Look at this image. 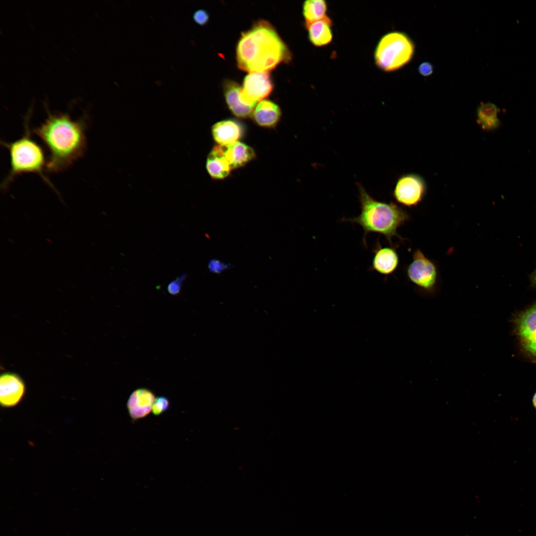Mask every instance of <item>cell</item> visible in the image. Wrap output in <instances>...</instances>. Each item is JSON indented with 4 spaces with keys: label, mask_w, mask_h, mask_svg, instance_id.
I'll list each match as a JSON object with an SVG mask.
<instances>
[{
    "label": "cell",
    "mask_w": 536,
    "mask_h": 536,
    "mask_svg": "<svg viewBox=\"0 0 536 536\" xmlns=\"http://www.w3.org/2000/svg\"><path fill=\"white\" fill-rule=\"evenodd\" d=\"M47 147L49 158L46 170L59 172L81 157L86 148L84 123L67 114H51L33 130Z\"/></svg>",
    "instance_id": "1"
},
{
    "label": "cell",
    "mask_w": 536,
    "mask_h": 536,
    "mask_svg": "<svg viewBox=\"0 0 536 536\" xmlns=\"http://www.w3.org/2000/svg\"><path fill=\"white\" fill-rule=\"evenodd\" d=\"M239 68L249 72H268L281 63H288L291 53L268 21H257L242 33L236 50Z\"/></svg>",
    "instance_id": "2"
},
{
    "label": "cell",
    "mask_w": 536,
    "mask_h": 536,
    "mask_svg": "<svg viewBox=\"0 0 536 536\" xmlns=\"http://www.w3.org/2000/svg\"><path fill=\"white\" fill-rule=\"evenodd\" d=\"M359 191L360 214L357 217L343 218L342 221L356 223L361 226L364 231V245L367 246L366 236L371 232L383 235L391 246H393V237H398L402 240L398 233V230L409 219L407 212L394 203L374 200L360 185Z\"/></svg>",
    "instance_id": "3"
},
{
    "label": "cell",
    "mask_w": 536,
    "mask_h": 536,
    "mask_svg": "<svg viewBox=\"0 0 536 536\" xmlns=\"http://www.w3.org/2000/svg\"><path fill=\"white\" fill-rule=\"evenodd\" d=\"M25 125V133L18 139L11 142L3 141L1 144L9 151L10 168L2 183L1 187L5 188L14 178L21 174L34 173L39 175L52 188V185L44 173L47 163L42 148L30 136L28 119Z\"/></svg>",
    "instance_id": "4"
},
{
    "label": "cell",
    "mask_w": 536,
    "mask_h": 536,
    "mask_svg": "<svg viewBox=\"0 0 536 536\" xmlns=\"http://www.w3.org/2000/svg\"><path fill=\"white\" fill-rule=\"evenodd\" d=\"M414 51V44L407 34L390 32L383 35L377 43L374 53L375 64L383 71H394L408 63Z\"/></svg>",
    "instance_id": "5"
},
{
    "label": "cell",
    "mask_w": 536,
    "mask_h": 536,
    "mask_svg": "<svg viewBox=\"0 0 536 536\" xmlns=\"http://www.w3.org/2000/svg\"><path fill=\"white\" fill-rule=\"evenodd\" d=\"M406 273L409 281L423 292L432 294L436 291L438 278L437 266L419 249L414 252Z\"/></svg>",
    "instance_id": "6"
},
{
    "label": "cell",
    "mask_w": 536,
    "mask_h": 536,
    "mask_svg": "<svg viewBox=\"0 0 536 536\" xmlns=\"http://www.w3.org/2000/svg\"><path fill=\"white\" fill-rule=\"evenodd\" d=\"M273 88L268 72H250L244 79L240 92V98L248 105H256L272 92Z\"/></svg>",
    "instance_id": "7"
},
{
    "label": "cell",
    "mask_w": 536,
    "mask_h": 536,
    "mask_svg": "<svg viewBox=\"0 0 536 536\" xmlns=\"http://www.w3.org/2000/svg\"><path fill=\"white\" fill-rule=\"evenodd\" d=\"M426 185L424 179L415 174L402 176L398 181L394 191L397 201L407 207L417 206L424 198Z\"/></svg>",
    "instance_id": "8"
},
{
    "label": "cell",
    "mask_w": 536,
    "mask_h": 536,
    "mask_svg": "<svg viewBox=\"0 0 536 536\" xmlns=\"http://www.w3.org/2000/svg\"><path fill=\"white\" fill-rule=\"evenodd\" d=\"M515 323L523 350L536 362V304L520 314Z\"/></svg>",
    "instance_id": "9"
},
{
    "label": "cell",
    "mask_w": 536,
    "mask_h": 536,
    "mask_svg": "<svg viewBox=\"0 0 536 536\" xmlns=\"http://www.w3.org/2000/svg\"><path fill=\"white\" fill-rule=\"evenodd\" d=\"M25 393V384L18 374L9 372L1 374L0 403L2 407L16 406L23 400Z\"/></svg>",
    "instance_id": "10"
},
{
    "label": "cell",
    "mask_w": 536,
    "mask_h": 536,
    "mask_svg": "<svg viewBox=\"0 0 536 536\" xmlns=\"http://www.w3.org/2000/svg\"><path fill=\"white\" fill-rule=\"evenodd\" d=\"M155 398L153 393L148 389L139 388L134 391L127 403L131 418L136 420L147 416L152 411Z\"/></svg>",
    "instance_id": "11"
},
{
    "label": "cell",
    "mask_w": 536,
    "mask_h": 536,
    "mask_svg": "<svg viewBox=\"0 0 536 536\" xmlns=\"http://www.w3.org/2000/svg\"><path fill=\"white\" fill-rule=\"evenodd\" d=\"M399 257L396 248L393 246L382 247L379 241L374 249L372 269L385 275L392 274L397 269Z\"/></svg>",
    "instance_id": "12"
},
{
    "label": "cell",
    "mask_w": 536,
    "mask_h": 536,
    "mask_svg": "<svg viewBox=\"0 0 536 536\" xmlns=\"http://www.w3.org/2000/svg\"><path fill=\"white\" fill-rule=\"evenodd\" d=\"M244 128L238 121L225 120L215 123L212 127L211 134L214 141L222 147H226L236 142L242 137Z\"/></svg>",
    "instance_id": "13"
},
{
    "label": "cell",
    "mask_w": 536,
    "mask_h": 536,
    "mask_svg": "<svg viewBox=\"0 0 536 536\" xmlns=\"http://www.w3.org/2000/svg\"><path fill=\"white\" fill-rule=\"evenodd\" d=\"M223 87L226 104L232 114L241 119L252 116L256 105H248L242 102L240 98V85L233 80L227 79Z\"/></svg>",
    "instance_id": "14"
},
{
    "label": "cell",
    "mask_w": 536,
    "mask_h": 536,
    "mask_svg": "<svg viewBox=\"0 0 536 536\" xmlns=\"http://www.w3.org/2000/svg\"><path fill=\"white\" fill-rule=\"evenodd\" d=\"M305 25L309 40L314 46L321 47L332 42L333 38V22L329 16Z\"/></svg>",
    "instance_id": "15"
},
{
    "label": "cell",
    "mask_w": 536,
    "mask_h": 536,
    "mask_svg": "<svg viewBox=\"0 0 536 536\" xmlns=\"http://www.w3.org/2000/svg\"><path fill=\"white\" fill-rule=\"evenodd\" d=\"M206 168L208 174L214 179H223L229 175L232 169L224 147L217 145L212 148L207 157Z\"/></svg>",
    "instance_id": "16"
},
{
    "label": "cell",
    "mask_w": 536,
    "mask_h": 536,
    "mask_svg": "<svg viewBox=\"0 0 536 536\" xmlns=\"http://www.w3.org/2000/svg\"><path fill=\"white\" fill-rule=\"evenodd\" d=\"M281 116L279 106L268 100H263L255 106L252 114L254 122L264 128H273L278 122Z\"/></svg>",
    "instance_id": "17"
},
{
    "label": "cell",
    "mask_w": 536,
    "mask_h": 536,
    "mask_svg": "<svg viewBox=\"0 0 536 536\" xmlns=\"http://www.w3.org/2000/svg\"><path fill=\"white\" fill-rule=\"evenodd\" d=\"M224 148L225 156L232 169L244 166L256 156L252 148L239 141Z\"/></svg>",
    "instance_id": "18"
},
{
    "label": "cell",
    "mask_w": 536,
    "mask_h": 536,
    "mask_svg": "<svg viewBox=\"0 0 536 536\" xmlns=\"http://www.w3.org/2000/svg\"><path fill=\"white\" fill-rule=\"evenodd\" d=\"M498 108L493 103H481L476 111L477 122L484 130L492 131L500 125Z\"/></svg>",
    "instance_id": "19"
},
{
    "label": "cell",
    "mask_w": 536,
    "mask_h": 536,
    "mask_svg": "<svg viewBox=\"0 0 536 536\" xmlns=\"http://www.w3.org/2000/svg\"><path fill=\"white\" fill-rule=\"evenodd\" d=\"M328 5L324 0H308L302 6V13L306 23L322 19L327 15Z\"/></svg>",
    "instance_id": "20"
},
{
    "label": "cell",
    "mask_w": 536,
    "mask_h": 536,
    "mask_svg": "<svg viewBox=\"0 0 536 536\" xmlns=\"http://www.w3.org/2000/svg\"><path fill=\"white\" fill-rule=\"evenodd\" d=\"M170 406L168 399L164 396H159L155 398L153 404L152 412L156 416L160 415L166 411Z\"/></svg>",
    "instance_id": "21"
},
{
    "label": "cell",
    "mask_w": 536,
    "mask_h": 536,
    "mask_svg": "<svg viewBox=\"0 0 536 536\" xmlns=\"http://www.w3.org/2000/svg\"><path fill=\"white\" fill-rule=\"evenodd\" d=\"M187 275L184 274L179 277L171 281L168 285L167 290L168 292L173 295H176L180 293L182 285V282L186 278Z\"/></svg>",
    "instance_id": "22"
},
{
    "label": "cell",
    "mask_w": 536,
    "mask_h": 536,
    "mask_svg": "<svg viewBox=\"0 0 536 536\" xmlns=\"http://www.w3.org/2000/svg\"><path fill=\"white\" fill-rule=\"evenodd\" d=\"M228 267H229V265H227L216 259L211 260L208 264V268L209 271L215 273H220L228 268Z\"/></svg>",
    "instance_id": "23"
},
{
    "label": "cell",
    "mask_w": 536,
    "mask_h": 536,
    "mask_svg": "<svg viewBox=\"0 0 536 536\" xmlns=\"http://www.w3.org/2000/svg\"><path fill=\"white\" fill-rule=\"evenodd\" d=\"M195 21L199 25L205 24L209 19L207 12L203 9H200L196 11L193 16Z\"/></svg>",
    "instance_id": "24"
},
{
    "label": "cell",
    "mask_w": 536,
    "mask_h": 536,
    "mask_svg": "<svg viewBox=\"0 0 536 536\" xmlns=\"http://www.w3.org/2000/svg\"><path fill=\"white\" fill-rule=\"evenodd\" d=\"M418 71L420 75L425 77L429 76L433 72V65L429 62H423L419 66Z\"/></svg>",
    "instance_id": "25"
},
{
    "label": "cell",
    "mask_w": 536,
    "mask_h": 536,
    "mask_svg": "<svg viewBox=\"0 0 536 536\" xmlns=\"http://www.w3.org/2000/svg\"><path fill=\"white\" fill-rule=\"evenodd\" d=\"M531 281L534 285L536 286V269L535 270V271L533 273L532 275Z\"/></svg>",
    "instance_id": "26"
},
{
    "label": "cell",
    "mask_w": 536,
    "mask_h": 536,
    "mask_svg": "<svg viewBox=\"0 0 536 536\" xmlns=\"http://www.w3.org/2000/svg\"><path fill=\"white\" fill-rule=\"evenodd\" d=\"M532 402H533V404L534 407H535V408L536 410V392L535 393V394L533 396V400H532Z\"/></svg>",
    "instance_id": "27"
}]
</instances>
